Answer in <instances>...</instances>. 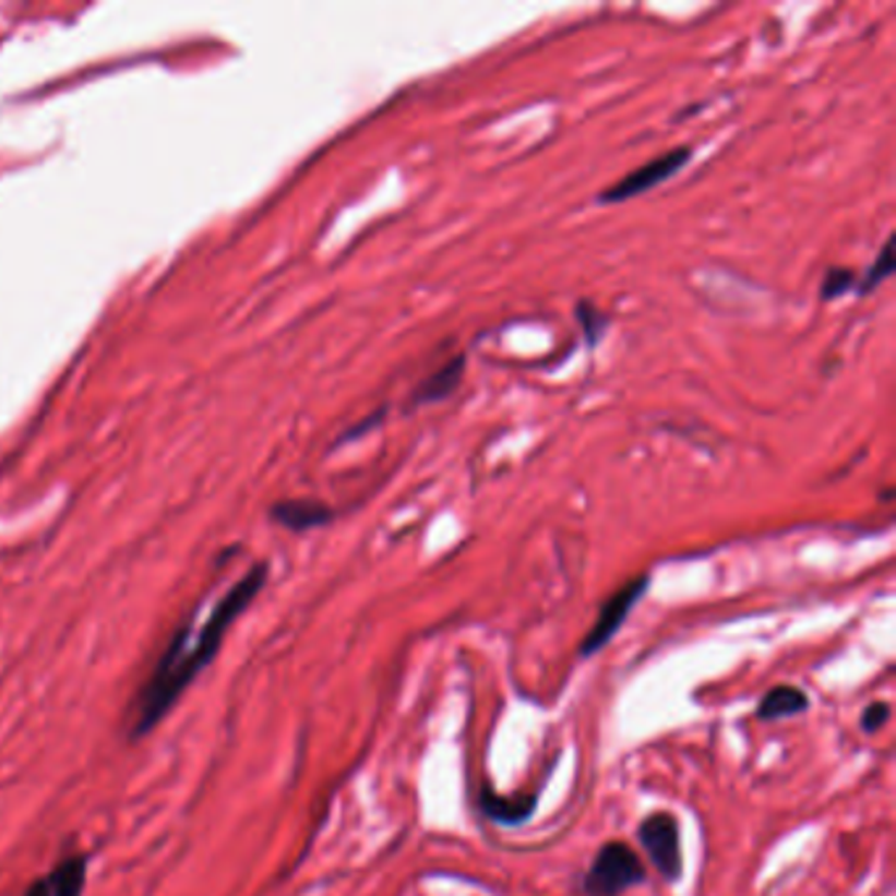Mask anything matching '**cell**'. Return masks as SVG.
<instances>
[{
	"label": "cell",
	"mask_w": 896,
	"mask_h": 896,
	"mask_svg": "<svg viewBox=\"0 0 896 896\" xmlns=\"http://www.w3.org/2000/svg\"><path fill=\"white\" fill-rule=\"evenodd\" d=\"M647 586H649V576H636L634 582L623 584L621 589H618L616 595H612L608 602L599 608L595 626H592L589 634L584 636L582 647H578L582 657H592L595 653H599V649H602L605 644L618 634V629L623 626V621H626L629 612L634 610V605L640 602L644 592H647Z\"/></svg>",
	"instance_id": "cell-4"
},
{
	"label": "cell",
	"mask_w": 896,
	"mask_h": 896,
	"mask_svg": "<svg viewBox=\"0 0 896 896\" xmlns=\"http://www.w3.org/2000/svg\"><path fill=\"white\" fill-rule=\"evenodd\" d=\"M888 718H892V707H888L886 702H873V705L862 713V728H865V731H875V728H881Z\"/></svg>",
	"instance_id": "cell-14"
},
{
	"label": "cell",
	"mask_w": 896,
	"mask_h": 896,
	"mask_svg": "<svg viewBox=\"0 0 896 896\" xmlns=\"http://www.w3.org/2000/svg\"><path fill=\"white\" fill-rule=\"evenodd\" d=\"M647 879L640 855L623 841H610L599 849L584 879L586 896H621Z\"/></svg>",
	"instance_id": "cell-2"
},
{
	"label": "cell",
	"mask_w": 896,
	"mask_h": 896,
	"mask_svg": "<svg viewBox=\"0 0 896 896\" xmlns=\"http://www.w3.org/2000/svg\"><path fill=\"white\" fill-rule=\"evenodd\" d=\"M463 371H466V358L455 356L453 360L442 366L440 371L431 373V377L416 390L413 395V405H427V403H440V399L450 397L455 392V386L461 384Z\"/></svg>",
	"instance_id": "cell-7"
},
{
	"label": "cell",
	"mask_w": 896,
	"mask_h": 896,
	"mask_svg": "<svg viewBox=\"0 0 896 896\" xmlns=\"http://www.w3.org/2000/svg\"><path fill=\"white\" fill-rule=\"evenodd\" d=\"M24 896H50V886H48V881H37V883H32V888L27 894Z\"/></svg>",
	"instance_id": "cell-15"
},
{
	"label": "cell",
	"mask_w": 896,
	"mask_h": 896,
	"mask_svg": "<svg viewBox=\"0 0 896 896\" xmlns=\"http://www.w3.org/2000/svg\"><path fill=\"white\" fill-rule=\"evenodd\" d=\"M808 707H810L808 694H804L802 689L784 683V686L770 689V692L760 700L757 718L760 720H781V718H791V715L804 713Z\"/></svg>",
	"instance_id": "cell-8"
},
{
	"label": "cell",
	"mask_w": 896,
	"mask_h": 896,
	"mask_svg": "<svg viewBox=\"0 0 896 896\" xmlns=\"http://www.w3.org/2000/svg\"><path fill=\"white\" fill-rule=\"evenodd\" d=\"M576 313H578V324L584 326L586 342H589V345H597V339L602 337V332H605V324H608V321H605V313H599L592 302H578Z\"/></svg>",
	"instance_id": "cell-13"
},
{
	"label": "cell",
	"mask_w": 896,
	"mask_h": 896,
	"mask_svg": "<svg viewBox=\"0 0 896 896\" xmlns=\"http://www.w3.org/2000/svg\"><path fill=\"white\" fill-rule=\"evenodd\" d=\"M266 565H255L235 589L227 592V597L218 599L211 618L203 623V629L198 631L195 642L190 644V640H187V636H190V629H182L174 636L169 649L160 657L156 673L147 679L140 697L134 700V737H143V733L151 731V728L171 710L174 702L182 697L184 689L190 686L200 670L214 660V655L218 653V647H222L224 636H227L235 618L240 616V612L250 605V599L261 592L263 582H266Z\"/></svg>",
	"instance_id": "cell-1"
},
{
	"label": "cell",
	"mask_w": 896,
	"mask_h": 896,
	"mask_svg": "<svg viewBox=\"0 0 896 896\" xmlns=\"http://www.w3.org/2000/svg\"><path fill=\"white\" fill-rule=\"evenodd\" d=\"M479 804H481V812H485L487 817H492V821H498L502 825H521L534 815V808H537V795L502 797L489 789H481Z\"/></svg>",
	"instance_id": "cell-6"
},
{
	"label": "cell",
	"mask_w": 896,
	"mask_h": 896,
	"mask_svg": "<svg viewBox=\"0 0 896 896\" xmlns=\"http://www.w3.org/2000/svg\"><path fill=\"white\" fill-rule=\"evenodd\" d=\"M640 841L657 873L666 881H679L683 870L679 821L670 812H653L640 825Z\"/></svg>",
	"instance_id": "cell-3"
},
{
	"label": "cell",
	"mask_w": 896,
	"mask_h": 896,
	"mask_svg": "<svg viewBox=\"0 0 896 896\" xmlns=\"http://www.w3.org/2000/svg\"><path fill=\"white\" fill-rule=\"evenodd\" d=\"M855 285H857V274L852 268H831L823 279L821 295H823V300H836V298H841V295H847Z\"/></svg>",
	"instance_id": "cell-11"
},
{
	"label": "cell",
	"mask_w": 896,
	"mask_h": 896,
	"mask_svg": "<svg viewBox=\"0 0 896 896\" xmlns=\"http://www.w3.org/2000/svg\"><path fill=\"white\" fill-rule=\"evenodd\" d=\"M45 881L50 886V896H82L87 881V860L82 855L67 857Z\"/></svg>",
	"instance_id": "cell-9"
},
{
	"label": "cell",
	"mask_w": 896,
	"mask_h": 896,
	"mask_svg": "<svg viewBox=\"0 0 896 896\" xmlns=\"http://www.w3.org/2000/svg\"><path fill=\"white\" fill-rule=\"evenodd\" d=\"M689 158H692V147H676V151L649 160V164L631 171L629 177H623L621 182L608 187V190L599 195V203H623V200L642 195V192L653 190V187L666 182L673 174H679L683 166L689 164Z\"/></svg>",
	"instance_id": "cell-5"
},
{
	"label": "cell",
	"mask_w": 896,
	"mask_h": 896,
	"mask_svg": "<svg viewBox=\"0 0 896 896\" xmlns=\"http://www.w3.org/2000/svg\"><path fill=\"white\" fill-rule=\"evenodd\" d=\"M892 271H894V253H892V240H888L886 244H883V250L879 253V261H875L873 266L868 268L865 279H862V285H860V292L868 295L870 289L879 287L881 282L886 279L888 274H892Z\"/></svg>",
	"instance_id": "cell-12"
},
{
	"label": "cell",
	"mask_w": 896,
	"mask_h": 896,
	"mask_svg": "<svg viewBox=\"0 0 896 896\" xmlns=\"http://www.w3.org/2000/svg\"><path fill=\"white\" fill-rule=\"evenodd\" d=\"M274 518L282 521L287 528H295V531H306V528L326 524L332 518V511H326L324 505H315V502H282V505L274 507Z\"/></svg>",
	"instance_id": "cell-10"
}]
</instances>
